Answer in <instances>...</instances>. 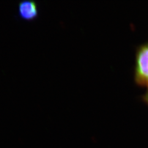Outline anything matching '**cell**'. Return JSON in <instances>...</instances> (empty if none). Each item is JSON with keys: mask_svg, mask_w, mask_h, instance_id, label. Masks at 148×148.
Returning a JSON list of instances; mask_svg holds the SVG:
<instances>
[{"mask_svg": "<svg viewBox=\"0 0 148 148\" xmlns=\"http://www.w3.org/2000/svg\"><path fill=\"white\" fill-rule=\"evenodd\" d=\"M136 80L141 85L148 83V44L140 48L138 51Z\"/></svg>", "mask_w": 148, "mask_h": 148, "instance_id": "1", "label": "cell"}, {"mask_svg": "<svg viewBox=\"0 0 148 148\" xmlns=\"http://www.w3.org/2000/svg\"><path fill=\"white\" fill-rule=\"evenodd\" d=\"M19 16L24 20L33 21L38 15L37 4L32 1H24L21 2L18 7Z\"/></svg>", "mask_w": 148, "mask_h": 148, "instance_id": "2", "label": "cell"}]
</instances>
